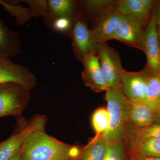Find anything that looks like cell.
<instances>
[{
    "instance_id": "cell-1",
    "label": "cell",
    "mask_w": 160,
    "mask_h": 160,
    "mask_svg": "<svg viewBox=\"0 0 160 160\" xmlns=\"http://www.w3.org/2000/svg\"><path fill=\"white\" fill-rule=\"evenodd\" d=\"M77 150V146L60 142L45 130H37L28 136L20 152L22 160H52L65 155H69L72 160Z\"/></svg>"
},
{
    "instance_id": "cell-2",
    "label": "cell",
    "mask_w": 160,
    "mask_h": 160,
    "mask_svg": "<svg viewBox=\"0 0 160 160\" xmlns=\"http://www.w3.org/2000/svg\"><path fill=\"white\" fill-rule=\"evenodd\" d=\"M105 98L110 116L109 128L102 136L106 142H126V132L131 122L130 102L121 88L110 87Z\"/></svg>"
},
{
    "instance_id": "cell-3",
    "label": "cell",
    "mask_w": 160,
    "mask_h": 160,
    "mask_svg": "<svg viewBox=\"0 0 160 160\" xmlns=\"http://www.w3.org/2000/svg\"><path fill=\"white\" fill-rule=\"evenodd\" d=\"M30 91L17 83L0 85V118L12 115L21 119L30 101Z\"/></svg>"
},
{
    "instance_id": "cell-4",
    "label": "cell",
    "mask_w": 160,
    "mask_h": 160,
    "mask_svg": "<svg viewBox=\"0 0 160 160\" xmlns=\"http://www.w3.org/2000/svg\"><path fill=\"white\" fill-rule=\"evenodd\" d=\"M79 11L73 18L71 37L73 52L81 61L87 55L98 52L99 44L94 42L89 29L87 20Z\"/></svg>"
},
{
    "instance_id": "cell-5",
    "label": "cell",
    "mask_w": 160,
    "mask_h": 160,
    "mask_svg": "<svg viewBox=\"0 0 160 160\" xmlns=\"http://www.w3.org/2000/svg\"><path fill=\"white\" fill-rule=\"evenodd\" d=\"M100 66L109 88H121L126 70L123 69L117 52L106 43L99 44L98 52Z\"/></svg>"
},
{
    "instance_id": "cell-6",
    "label": "cell",
    "mask_w": 160,
    "mask_h": 160,
    "mask_svg": "<svg viewBox=\"0 0 160 160\" xmlns=\"http://www.w3.org/2000/svg\"><path fill=\"white\" fill-rule=\"evenodd\" d=\"M46 122L45 116H35L25 128L13 133L9 138L0 143V160L10 159L21 150L25 141L32 132L45 130Z\"/></svg>"
},
{
    "instance_id": "cell-7",
    "label": "cell",
    "mask_w": 160,
    "mask_h": 160,
    "mask_svg": "<svg viewBox=\"0 0 160 160\" xmlns=\"http://www.w3.org/2000/svg\"><path fill=\"white\" fill-rule=\"evenodd\" d=\"M17 83L31 90L36 86V77L29 69L12 62L9 58L0 57V85Z\"/></svg>"
},
{
    "instance_id": "cell-8",
    "label": "cell",
    "mask_w": 160,
    "mask_h": 160,
    "mask_svg": "<svg viewBox=\"0 0 160 160\" xmlns=\"http://www.w3.org/2000/svg\"><path fill=\"white\" fill-rule=\"evenodd\" d=\"M80 62L83 66L81 75L85 86L95 92L106 91L109 87L104 78L97 52L85 56Z\"/></svg>"
},
{
    "instance_id": "cell-9",
    "label": "cell",
    "mask_w": 160,
    "mask_h": 160,
    "mask_svg": "<svg viewBox=\"0 0 160 160\" xmlns=\"http://www.w3.org/2000/svg\"><path fill=\"white\" fill-rule=\"evenodd\" d=\"M151 72L147 66L138 72H125L121 89L129 100L145 101L146 86Z\"/></svg>"
},
{
    "instance_id": "cell-10",
    "label": "cell",
    "mask_w": 160,
    "mask_h": 160,
    "mask_svg": "<svg viewBox=\"0 0 160 160\" xmlns=\"http://www.w3.org/2000/svg\"><path fill=\"white\" fill-rule=\"evenodd\" d=\"M142 50L145 52L147 66L152 72H160V46L157 26L153 14L143 35Z\"/></svg>"
},
{
    "instance_id": "cell-11",
    "label": "cell",
    "mask_w": 160,
    "mask_h": 160,
    "mask_svg": "<svg viewBox=\"0 0 160 160\" xmlns=\"http://www.w3.org/2000/svg\"><path fill=\"white\" fill-rule=\"evenodd\" d=\"M142 26L136 21L122 15L115 29L112 39L118 40L142 50L144 33Z\"/></svg>"
},
{
    "instance_id": "cell-12",
    "label": "cell",
    "mask_w": 160,
    "mask_h": 160,
    "mask_svg": "<svg viewBox=\"0 0 160 160\" xmlns=\"http://www.w3.org/2000/svg\"><path fill=\"white\" fill-rule=\"evenodd\" d=\"M122 15L115 7L98 18L91 30L94 42L100 44L112 39L115 29Z\"/></svg>"
},
{
    "instance_id": "cell-13",
    "label": "cell",
    "mask_w": 160,
    "mask_h": 160,
    "mask_svg": "<svg viewBox=\"0 0 160 160\" xmlns=\"http://www.w3.org/2000/svg\"><path fill=\"white\" fill-rule=\"evenodd\" d=\"M21 52L19 34L9 29L0 20V57H12Z\"/></svg>"
},
{
    "instance_id": "cell-14",
    "label": "cell",
    "mask_w": 160,
    "mask_h": 160,
    "mask_svg": "<svg viewBox=\"0 0 160 160\" xmlns=\"http://www.w3.org/2000/svg\"><path fill=\"white\" fill-rule=\"evenodd\" d=\"M115 8L123 16L134 20L142 26L151 18V11L146 9L140 0L117 1Z\"/></svg>"
},
{
    "instance_id": "cell-15",
    "label": "cell",
    "mask_w": 160,
    "mask_h": 160,
    "mask_svg": "<svg viewBox=\"0 0 160 160\" xmlns=\"http://www.w3.org/2000/svg\"><path fill=\"white\" fill-rule=\"evenodd\" d=\"M131 122L138 128L147 127L153 124L154 112L144 101H130Z\"/></svg>"
},
{
    "instance_id": "cell-16",
    "label": "cell",
    "mask_w": 160,
    "mask_h": 160,
    "mask_svg": "<svg viewBox=\"0 0 160 160\" xmlns=\"http://www.w3.org/2000/svg\"><path fill=\"white\" fill-rule=\"evenodd\" d=\"M49 26L52 20L57 18L67 17L73 19L78 12V2L72 0H48Z\"/></svg>"
},
{
    "instance_id": "cell-17",
    "label": "cell",
    "mask_w": 160,
    "mask_h": 160,
    "mask_svg": "<svg viewBox=\"0 0 160 160\" xmlns=\"http://www.w3.org/2000/svg\"><path fill=\"white\" fill-rule=\"evenodd\" d=\"M130 155L160 158V140L149 138H133Z\"/></svg>"
},
{
    "instance_id": "cell-18",
    "label": "cell",
    "mask_w": 160,
    "mask_h": 160,
    "mask_svg": "<svg viewBox=\"0 0 160 160\" xmlns=\"http://www.w3.org/2000/svg\"><path fill=\"white\" fill-rule=\"evenodd\" d=\"M107 143L102 135L96 136L89 144L80 149L79 155L75 160H104Z\"/></svg>"
},
{
    "instance_id": "cell-19",
    "label": "cell",
    "mask_w": 160,
    "mask_h": 160,
    "mask_svg": "<svg viewBox=\"0 0 160 160\" xmlns=\"http://www.w3.org/2000/svg\"><path fill=\"white\" fill-rule=\"evenodd\" d=\"M83 15L96 16L98 18L115 7L117 1L112 0H86L78 2Z\"/></svg>"
},
{
    "instance_id": "cell-20",
    "label": "cell",
    "mask_w": 160,
    "mask_h": 160,
    "mask_svg": "<svg viewBox=\"0 0 160 160\" xmlns=\"http://www.w3.org/2000/svg\"><path fill=\"white\" fill-rule=\"evenodd\" d=\"M159 72L151 71L146 88L145 102L154 113L160 110Z\"/></svg>"
},
{
    "instance_id": "cell-21",
    "label": "cell",
    "mask_w": 160,
    "mask_h": 160,
    "mask_svg": "<svg viewBox=\"0 0 160 160\" xmlns=\"http://www.w3.org/2000/svg\"><path fill=\"white\" fill-rule=\"evenodd\" d=\"M110 116L107 108L100 107L93 112L92 123L96 136L102 135L109 128Z\"/></svg>"
},
{
    "instance_id": "cell-22",
    "label": "cell",
    "mask_w": 160,
    "mask_h": 160,
    "mask_svg": "<svg viewBox=\"0 0 160 160\" xmlns=\"http://www.w3.org/2000/svg\"><path fill=\"white\" fill-rule=\"evenodd\" d=\"M126 142H107L104 160H126Z\"/></svg>"
},
{
    "instance_id": "cell-23",
    "label": "cell",
    "mask_w": 160,
    "mask_h": 160,
    "mask_svg": "<svg viewBox=\"0 0 160 160\" xmlns=\"http://www.w3.org/2000/svg\"><path fill=\"white\" fill-rule=\"evenodd\" d=\"M29 4L31 17L42 16L46 23L49 19L48 1H25Z\"/></svg>"
},
{
    "instance_id": "cell-24",
    "label": "cell",
    "mask_w": 160,
    "mask_h": 160,
    "mask_svg": "<svg viewBox=\"0 0 160 160\" xmlns=\"http://www.w3.org/2000/svg\"><path fill=\"white\" fill-rule=\"evenodd\" d=\"M73 24V19L67 17L57 18L52 20L49 25L52 31L70 36Z\"/></svg>"
},
{
    "instance_id": "cell-25",
    "label": "cell",
    "mask_w": 160,
    "mask_h": 160,
    "mask_svg": "<svg viewBox=\"0 0 160 160\" xmlns=\"http://www.w3.org/2000/svg\"><path fill=\"white\" fill-rule=\"evenodd\" d=\"M133 138H149L160 140V124H153L144 128L132 129Z\"/></svg>"
},
{
    "instance_id": "cell-26",
    "label": "cell",
    "mask_w": 160,
    "mask_h": 160,
    "mask_svg": "<svg viewBox=\"0 0 160 160\" xmlns=\"http://www.w3.org/2000/svg\"><path fill=\"white\" fill-rule=\"evenodd\" d=\"M152 14L154 16L157 26L159 38L160 39V6H156Z\"/></svg>"
},
{
    "instance_id": "cell-27",
    "label": "cell",
    "mask_w": 160,
    "mask_h": 160,
    "mask_svg": "<svg viewBox=\"0 0 160 160\" xmlns=\"http://www.w3.org/2000/svg\"><path fill=\"white\" fill-rule=\"evenodd\" d=\"M143 6L148 9L149 11H151L153 5H154V1L152 0H140Z\"/></svg>"
},
{
    "instance_id": "cell-28",
    "label": "cell",
    "mask_w": 160,
    "mask_h": 160,
    "mask_svg": "<svg viewBox=\"0 0 160 160\" xmlns=\"http://www.w3.org/2000/svg\"><path fill=\"white\" fill-rule=\"evenodd\" d=\"M129 160H160V158L144 157L139 156L130 155Z\"/></svg>"
},
{
    "instance_id": "cell-29",
    "label": "cell",
    "mask_w": 160,
    "mask_h": 160,
    "mask_svg": "<svg viewBox=\"0 0 160 160\" xmlns=\"http://www.w3.org/2000/svg\"><path fill=\"white\" fill-rule=\"evenodd\" d=\"M153 123L160 124V110L154 112L153 124Z\"/></svg>"
},
{
    "instance_id": "cell-30",
    "label": "cell",
    "mask_w": 160,
    "mask_h": 160,
    "mask_svg": "<svg viewBox=\"0 0 160 160\" xmlns=\"http://www.w3.org/2000/svg\"><path fill=\"white\" fill-rule=\"evenodd\" d=\"M52 160H72V159L69 155H65L58 157Z\"/></svg>"
},
{
    "instance_id": "cell-31",
    "label": "cell",
    "mask_w": 160,
    "mask_h": 160,
    "mask_svg": "<svg viewBox=\"0 0 160 160\" xmlns=\"http://www.w3.org/2000/svg\"><path fill=\"white\" fill-rule=\"evenodd\" d=\"M9 160H21V152L20 151L14 155Z\"/></svg>"
},
{
    "instance_id": "cell-32",
    "label": "cell",
    "mask_w": 160,
    "mask_h": 160,
    "mask_svg": "<svg viewBox=\"0 0 160 160\" xmlns=\"http://www.w3.org/2000/svg\"><path fill=\"white\" fill-rule=\"evenodd\" d=\"M159 42H160V39L159 38Z\"/></svg>"
},
{
    "instance_id": "cell-33",
    "label": "cell",
    "mask_w": 160,
    "mask_h": 160,
    "mask_svg": "<svg viewBox=\"0 0 160 160\" xmlns=\"http://www.w3.org/2000/svg\"><path fill=\"white\" fill-rule=\"evenodd\" d=\"M159 75H160V72H159Z\"/></svg>"
}]
</instances>
